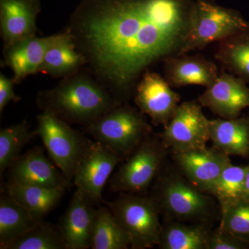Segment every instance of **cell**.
Returning <instances> with one entry per match:
<instances>
[{
  "label": "cell",
  "instance_id": "6da1fadb",
  "mask_svg": "<svg viewBox=\"0 0 249 249\" xmlns=\"http://www.w3.org/2000/svg\"><path fill=\"white\" fill-rule=\"evenodd\" d=\"M191 0H84L69 31L86 62L121 103L149 67L178 55Z\"/></svg>",
  "mask_w": 249,
  "mask_h": 249
},
{
  "label": "cell",
  "instance_id": "7a4b0ae2",
  "mask_svg": "<svg viewBox=\"0 0 249 249\" xmlns=\"http://www.w3.org/2000/svg\"><path fill=\"white\" fill-rule=\"evenodd\" d=\"M37 102L42 110L69 124L85 127L121 103L103 85L76 73L67 76L53 89L39 93Z\"/></svg>",
  "mask_w": 249,
  "mask_h": 249
},
{
  "label": "cell",
  "instance_id": "3957f363",
  "mask_svg": "<svg viewBox=\"0 0 249 249\" xmlns=\"http://www.w3.org/2000/svg\"><path fill=\"white\" fill-rule=\"evenodd\" d=\"M96 142L126 158L152 135V127L138 108L118 105L86 127Z\"/></svg>",
  "mask_w": 249,
  "mask_h": 249
},
{
  "label": "cell",
  "instance_id": "277c9868",
  "mask_svg": "<svg viewBox=\"0 0 249 249\" xmlns=\"http://www.w3.org/2000/svg\"><path fill=\"white\" fill-rule=\"evenodd\" d=\"M106 204L130 237V248L151 249L159 246L161 211L155 197L121 193L119 197Z\"/></svg>",
  "mask_w": 249,
  "mask_h": 249
},
{
  "label": "cell",
  "instance_id": "5b68a950",
  "mask_svg": "<svg viewBox=\"0 0 249 249\" xmlns=\"http://www.w3.org/2000/svg\"><path fill=\"white\" fill-rule=\"evenodd\" d=\"M249 26L245 18L235 10L196 0L193 4L190 27L182 47L177 55L224 40Z\"/></svg>",
  "mask_w": 249,
  "mask_h": 249
},
{
  "label": "cell",
  "instance_id": "8992f818",
  "mask_svg": "<svg viewBox=\"0 0 249 249\" xmlns=\"http://www.w3.org/2000/svg\"><path fill=\"white\" fill-rule=\"evenodd\" d=\"M208 195L184 176L168 174L160 178L153 197L171 220L203 222L213 213L214 203Z\"/></svg>",
  "mask_w": 249,
  "mask_h": 249
},
{
  "label": "cell",
  "instance_id": "52a82bcc",
  "mask_svg": "<svg viewBox=\"0 0 249 249\" xmlns=\"http://www.w3.org/2000/svg\"><path fill=\"white\" fill-rule=\"evenodd\" d=\"M166 150L160 138L150 135L121 162L110 178L111 191L132 194L146 191L163 167Z\"/></svg>",
  "mask_w": 249,
  "mask_h": 249
},
{
  "label": "cell",
  "instance_id": "ba28073f",
  "mask_svg": "<svg viewBox=\"0 0 249 249\" xmlns=\"http://www.w3.org/2000/svg\"><path fill=\"white\" fill-rule=\"evenodd\" d=\"M34 134L42 139L51 160L70 183L89 139L72 128L68 123L45 111L37 116Z\"/></svg>",
  "mask_w": 249,
  "mask_h": 249
},
{
  "label": "cell",
  "instance_id": "9c48e42d",
  "mask_svg": "<svg viewBox=\"0 0 249 249\" xmlns=\"http://www.w3.org/2000/svg\"><path fill=\"white\" fill-rule=\"evenodd\" d=\"M124 159L102 142L89 140L73 180L77 191L94 206L102 201L103 190L113 171Z\"/></svg>",
  "mask_w": 249,
  "mask_h": 249
},
{
  "label": "cell",
  "instance_id": "30bf717a",
  "mask_svg": "<svg viewBox=\"0 0 249 249\" xmlns=\"http://www.w3.org/2000/svg\"><path fill=\"white\" fill-rule=\"evenodd\" d=\"M209 121L197 101H185L178 105L160 138L174 152L206 146L210 141Z\"/></svg>",
  "mask_w": 249,
  "mask_h": 249
},
{
  "label": "cell",
  "instance_id": "8fae6325",
  "mask_svg": "<svg viewBox=\"0 0 249 249\" xmlns=\"http://www.w3.org/2000/svg\"><path fill=\"white\" fill-rule=\"evenodd\" d=\"M134 103L155 125L165 127L180 104L181 97L159 73L147 70L134 91Z\"/></svg>",
  "mask_w": 249,
  "mask_h": 249
},
{
  "label": "cell",
  "instance_id": "7c38bea8",
  "mask_svg": "<svg viewBox=\"0 0 249 249\" xmlns=\"http://www.w3.org/2000/svg\"><path fill=\"white\" fill-rule=\"evenodd\" d=\"M238 77L223 70L197 98V102L221 119H233L249 107V88Z\"/></svg>",
  "mask_w": 249,
  "mask_h": 249
},
{
  "label": "cell",
  "instance_id": "4fadbf2b",
  "mask_svg": "<svg viewBox=\"0 0 249 249\" xmlns=\"http://www.w3.org/2000/svg\"><path fill=\"white\" fill-rule=\"evenodd\" d=\"M174 153L185 178L209 195L223 170L231 163L229 155L213 146Z\"/></svg>",
  "mask_w": 249,
  "mask_h": 249
},
{
  "label": "cell",
  "instance_id": "5bb4252c",
  "mask_svg": "<svg viewBox=\"0 0 249 249\" xmlns=\"http://www.w3.org/2000/svg\"><path fill=\"white\" fill-rule=\"evenodd\" d=\"M9 181L16 184L67 188L70 182L60 169L36 146L21 155L8 169Z\"/></svg>",
  "mask_w": 249,
  "mask_h": 249
},
{
  "label": "cell",
  "instance_id": "9a60e30c",
  "mask_svg": "<svg viewBox=\"0 0 249 249\" xmlns=\"http://www.w3.org/2000/svg\"><path fill=\"white\" fill-rule=\"evenodd\" d=\"M164 78L173 88L188 85L208 88L219 74L216 64L200 54L173 55L163 60Z\"/></svg>",
  "mask_w": 249,
  "mask_h": 249
},
{
  "label": "cell",
  "instance_id": "2e32d148",
  "mask_svg": "<svg viewBox=\"0 0 249 249\" xmlns=\"http://www.w3.org/2000/svg\"><path fill=\"white\" fill-rule=\"evenodd\" d=\"M94 206L76 190L58 224L67 249H90L97 212Z\"/></svg>",
  "mask_w": 249,
  "mask_h": 249
},
{
  "label": "cell",
  "instance_id": "e0dca14e",
  "mask_svg": "<svg viewBox=\"0 0 249 249\" xmlns=\"http://www.w3.org/2000/svg\"><path fill=\"white\" fill-rule=\"evenodd\" d=\"M39 0H0V26L4 46L36 36Z\"/></svg>",
  "mask_w": 249,
  "mask_h": 249
},
{
  "label": "cell",
  "instance_id": "ac0fdd59",
  "mask_svg": "<svg viewBox=\"0 0 249 249\" xmlns=\"http://www.w3.org/2000/svg\"><path fill=\"white\" fill-rule=\"evenodd\" d=\"M55 36H34L5 47V62L14 72L15 83H19L29 75L38 73L46 52Z\"/></svg>",
  "mask_w": 249,
  "mask_h": 249
},
{
  "label": "cell",
  "instance_id": "d6986e66",
  "mask_svg": "<svg viewBox=\"0 0 249 249\" xmlns=\"http://www.w3.org/2000/svg\"><path fill=\"white\" fill-rule=\"evenodd\" d=\"M210 141L213 147L230 156H249V116L209 121Z\"/></svg>",
  "mask_w": 249,
  "mask_h": 249
},
{
  "label": "cell",
  "instance_id": "ffe728a7",
  "mask_svg": "<svg viewBox=\"0 0 249 249\" xmlns=\"http://www.w3.org/2000/svg\"><path fill=\"white\" fill-rule=\"evenodd\" d=\"M86 62L70 31L57 34L46 52L39 72L52 76H69Z\"/></svg>",
  "mask_w": 249,
  "mask_h": 249
},
{
  "label": "cell",
  "instance_id": "44dd1931",
  "mask_svg": "<svg viewBox=\"0 0 249 249\" xmlns=\"http://www.w3.org/2000/svg\"><path fill=\"white\" fill-rule=\"evenodd\" d=\"M67 188H48L7 183L4 192L22 205L36 221L43 220L61 201Z\"/></svg>",
  "mask_w": 249,
  "mask_h": 249
},
{
  "label": "cell",
  "instance_id": "7402d4cb",
  "mask_svg": "<svg viewBox=\"0 0 249 249\" xmlns=\"http://www.w3.org/2000/svg\"><path fill=\"white\" fill-rule=\"evenodd\" d=\"M214 58L223 70L249 84V26L219 41Z\"/></svg>",
  "mask_w": 249,
  "mask_h": 249
},
{
  "label": "cell",
  "instance_id": "603a6c76",
  "mask_svg": "<svg viewBox=\"0 0 249 249\" xmlns=\"http://www.w3.org/2000/svg\"><path fill=\"white\" fill-rule=\"evenodd\" d=\"M211 232L200 224L170 220L162 225L158 247L162 249H208Z\"/></svg>",
  "mask_w": 249,
  "mask_h": 249
},
{
  "label": "cell",
  "instance_id": "cb8c5ba5",
  "mask_svg": "<svg viewBox=\"0 0 249 249\" xmlns=\"http://www.w3.org/2000/svg\"><path fill=\"white\" fill-rule=\"evenodd\" d=\"M37 222L25 207L3 191L0 196V246L20 237Z\"/></svg>",
  "mask_w": 249,
  "mask_h": 249
},
{
  "label": "cell",
  "instance_id": "d4e9b609",
  "mask_svg": "<svg viewBox=\"0 0 249 249\" xmlns=\"http://www.w3.org/2000/svg\"><path fill=\"white\" fill-rule=\"evenodd\" d=\"M131 239L108 207L97 209L90 249H127Z\"/></svg>",
  "mask_w": 249,
  "mask_h": 249
},
{
  "label": "cell",
  "instance_id": "484cf974",
  "mask_svg": "<svg viewBox=\"0 0 249 249\" xmlns=\"http://www.w3.org/2000/svg\"><path fill=\"white\" fill-rule=\"evenodd\" d=\"M1 249H67L58 225L39 221L20 237Z\"/></svg>",
  "mask_w": 249,
  "mask_h": 249
},
{
  "label": "cell",
  "instance_id": "4316f807",
  "mask_svg": "<svg viewBox=\"0 0 249 249\" xmlns=\"http://www.w3.org/2000/svg\"><path fill=\"white\" fill-rule=\"evenodd\" d=\"M34 132H31L27 121L12 124L0 131V175L20 156L22 149L30 142Z\"/></svg>",
  "mask_w": 249,
  "mask_h": 249
},
{
  "label": "cell",
  "instance_id": "83f0119b",
  "mask_svg": "<svg viewBox=\"0 0 249 249\" xmlns=\"http://www.w3.org/2000/svg\"><path fill=\"white\" fill-rule=\"evenodd\" d=\"M247 165L232 163L224 168L210 195L219 202V208L244 196Z\"/></svg>",
  "mask_w": 249,
  "mask_h": 249
},
{
  "label": "cell",
  "instance_id": "f1b7e54d",
  "mask_svg": "<svg viewBox=\"0 0 249 249\" xmlns=\"http://www.w3.org/2000/svg\"><path fill=\"white\" fill-rule=\"evenodd\" d=\"M219 228L249 244V199L243 197L219 208Z\"/></svg>",
  "mask_w": 249,
  "mask_h": 249
},
{
  "label": "cell",
  "instance_id": "f546056e",
  "mask_svg": "<svg viewBox=\"0 0 249 249\" xmlns=\"http://www.w3.org/2000/svg\"><path fill=\"white\" fill-rule=\"evenodd\" d=\"M249 244L218 227L211 232L208 249H248Z\"/></svg>",
  "mask_w": 249,
  "mask_h": 249
},
{
  "label": "cell",
  "instance_id": "4dcf8cb0",
  "mask_svg": "<svg viewBox=\"0 0 249 249\" xmlns=\"http://www.w3.org/2000/svg\"><path fill=\"white\" fill-rule=\"evenodd\" d=\"M14 80L10 79L1 73L0 74V112H2L6 106L11 101H19L20 98L14 91Z\"/></svg>",
  "mask_w": 249,
  "mask_h": 249
},
{
  "label": "cell",
  "instance_id": "1f68e13d",
  "mask_svg": "<svg viewBox=\"0 0 249 249\" xmlns=\"http://www.w3.org/2000/svg\"><path fill=\"white\" fill-rule=\"evenodd\" d=\"M244 196L249 199V163L247 165V168H246Z\"/></svg>",
  "mask_w": 249,
  "mask_h": 249
}]
</instances>
